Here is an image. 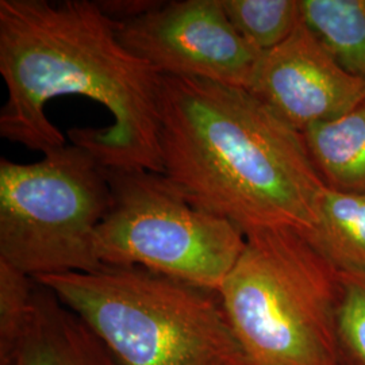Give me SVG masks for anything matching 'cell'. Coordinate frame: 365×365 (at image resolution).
<instances>
[{
  "label": "cell",
  "instance_id": "6da1fadb",
  "mask_svg": "<svg viewBox=\"0 0 365 365\" xmlns=\"http://www.w3.org/2000/svg\"><path fill=\"white\" fill-rule=\"evenodd\" d=\"M0 73L9 99L0 135L30 150L64 146L45 113L54 98L80 95L105 106L108 128H73L72 144L105 170L164 173L160 149L163 76L125 48L96 1L0 0Z\"/></svg>",
  "mask_w": 365,
  "mask_h": 365
},
{
  "label": "cell",
  "instance_id": "7a4b0ae2",
  "mask_svg": "<svg viewBox=\"0 0 365 365\" xmlns=\"http://www.w3.org/2000/svg\"><path fill=\"white\" fill-rule=\"evenodd\" d=\"M160 149L163 175L244 235L313 232L327 185L303 134L248 90L163 76Z\"/></svg>",
  "mask_w": 365,
  "mask_h": 365
},
{
  "label": "cell",
  "instance_id": "3957f363",
  "mask_svg": "<svg viewBox=\"0 0 365 365\" xmlns=\"http://www.w3.org/2000/svg\"><path fill=\"white\" fill-rule=\"evenodd\" d=\"M120 365H250L218 292L140 267L36 279Z\"/></svg>",
  "mask_w": 365,
  "mask_h": 365
},
{
  "label": "cell",
  "instance_id": "277c9868",
  "mask_svg": "<svg viewBox=\"0 0 365 365\" xmlns=\"http://www.w3.org/2000/svg\"><path fill=\"white\" fill-rule=\"evenodd\" d=\"M218 294L250 365H341V271L303 232L247 235Z\"/></svg>",
  "mask_w": 365,
  "mask_h": 365
},
{
  "label": "cell",
  "instance_id": "5b68a950",
  "mask_svg": "<svg viewBox=\"0 0 365 365\" xmlns=\"http://www.w3.org/2000/svg\"><path fill=\"white\" fill-rule=\"evenodd\" d=\"M105 168L72 144L34 164L0 160V260L34 279L102 267L95 233L108 211Z\"/></svg>",
  "mask_w": 365,
  "mask_h": 365
},
{
  "label": "cell",
  "instance_id": "8992f818",
  "mask_svg": "<svg viewBox=\"0 0 365 365\" xmlns=\"http://www.w3.org/2000/svg\"><path fill=\"white\" fill-rule=\"evenodd\" d=\"M111 203L95 233L102 265L140 267L220 292L247 235L192 203L161 173L105 170Z\"/></svg>",
  "mask_w": 365,
  "mask_h": 365
},
{
  "label": "cell",
  "instance_id": "52a82bcc",
  "mask_svg": "<svg viewBox=\"0 0 365 365\" xmlns=\"http://www.w3.org/2000/svg\"><path fill=\"white\" fill-rule=\"evenodd\" d=\"M115 30L125 48L161 76L249 90L262 57L235 30L221 0L161 1L138 18L115 22Z\"/></svg>",
  "mask_w": 365,
  "mask_h": 365
},
{
  "label": "cell",
  "instance_id": "ba28073f",
  "mask_svg": "<svg viewBox=\"0 0 365 365\" xmlns=\"http://www.w3.org/2000/svg\"><path fill=\"white\" fill-rule=\"evenodd\" d=\"M248 91L295 130L349 111L365 83L348 73L303 22L282 45L264 53Z\"/></svg>",
  "mask_w": 365,
  "mask_h": 365
},
{
  "label": "cell",
  "instance_id": "9c48e42d",
  "mask_svg": "<svg viewBox=\"0 0 365 365\" xmlns=\"http://www.w3.org/2000/svg\"><path fill=\"white\" fill-rule=\"evenodd\" d=\"M9 365L120 364L78 314L37 282L26 334Z\"/></svg>",
  "mask_w": 365,
  "mask_h": 365
},
{
  "label": "cell",
  "instance_id": "30bf717a",
  "mask_svg": "<svg viewBox=\"0 0 365 365\" xmlns=\"http://www.w3.org/2000/svg\"><path fill=\"white\" fill-rule=\"evenodd\" d=\"M302 134L327 188L365 194V96L345 114Z\"/></svg>",
  "mask_w": 365,
  "mask_h": 365
},
{
  "label": "cell",
  "instance_id": "8fae6325",
  "mask_svg": "<svg viewBox=\"0 0 365 365\" xmlns=\"http://www.w3.org/2000/svg\"><path fill=\"white\" fill-rule=\"evenodd\" d=\"M306 237L341 272H365V194L327 187Z\"/></svg>",
  "mask_w": 365,
  "mask_h": 365
},
{
  "label": "cell",
  "instance_id": "7c38bea8",
  "mask_svg": "<svg viewBox=\"0 0 365 365\" xmlns=\"http://www.w3.org/2000/svg\"><path fill=\"white\" fill-rule=\"evenodd\" d=\"M300 9L339 66L365 83V0H300Z\"/></svg>",
  "mask_w": 365,
  "mask_h": 365
},
{
  "label": "cell",
  "instance_id": "4fadbf2b",
  "mask_svg": "<svg viewBox=\"0 0 365 365\" xmlns=\"http://www.w3.org/2000/svg\"><path fill=\"white\" fill-rule=\"evenodd\" d=\"M235 30L259 52L282 45L303 22L300 0H221Z\"/></svg>",
  "mask_w": 365,
  "mask_h": 365
},
{
  "label": "cell",
  "instance_id": "5bb4252c",
  "mask_svg": "<svg viewBox=\"0 0 365 365\" xmlns=\"http://www.w3.org/2000/svg\"><path fill=\"white\" fill-rule=\"evenodd\" d=\"M36 279L0 260V365H9L26 334Z\"/></svg>",
  "mask_w": 365,
  "mask_h": 365
},
{
  "label": "cell",
  "instance_id": "9a60e30c",
  "mask_svg": "<svg viewBox=\"0 0 365 365\" xmlns=\"http://www.w3.org/2000/svg\"><path fill=\"white\" fill-rule=\"evenodd\" d=\"M341 365H365V272H341Z\"/></svg>",
  "mask_w": 365,
  "mask_h": 365
},
{
  "label": "cell",
  "instance_id": "2e32d148",
  "mask_svg": "<svg viewBox=\"0 0 365 365\" xmlns=\"http://www.w3.org/2000/svg\"><path fill=\"white\" fill-rule=\"evenodd\" d=\"M99 9L113 21L122 22L138 18L161 4L158 0H105L96 1Z\"/></svg>",
  "mask_w": 365,
  "mask_h": 365
}]
</instances>
